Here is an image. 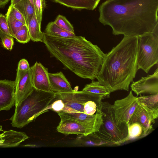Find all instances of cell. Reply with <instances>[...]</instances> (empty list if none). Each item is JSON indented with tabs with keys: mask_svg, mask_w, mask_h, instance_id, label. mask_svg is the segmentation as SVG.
I'll list each match as a JSON object with an SVG mask.
<instances>
[{
	"mask_svg": "<svg viewBox=\"0 0 158 158\" xmlns=\"http://www.w3.org/2000/svg\"><path fill=\"white\" fill-rule=\"evenodd\" d=\"M158 0H106L98 20L114 35L139 36L158 31Z\"/></svg>",
	"mask_w": 158,
	"mask_h": 158,
	"instance_id": "cell-1",
	"label": "cell"
},
{
	"mask_svg": "<svg viewBox=\"0 0 158 158\" xmlns=\"http://www.w3.org/2000/svg\"><path fill=\"white\" fill-rule=\"evenodd\" d=\"M43 43L51 55L79 77L94 80L106 53L84 37H61L43 32Z\"/></svg>",
	"mask_w": 158,
	"mask_h": 158,
	"instance_id": "cell-2",
	"label": "cell"
},
{
	"mask_svg": "<svg viewBox=\"0 0 158 158\" xmlns=\"http://www.w3.org/2000/svg\"><path fill=\"white\" fill-rule=\"evenodd\" d=\"M138 36H124L116 46L106 53L96 78L110 93L129 90L137 69Z\"/></svg>",
	"mask_w": 158,
	"mask_h": 158,
	"instance_id": "cell-3",
	"label": "cell"
},
{
	"mask_svg": "<svg viewBox=\"0 0 158 158\" xmlns=\"http://www.w3.org/2000/svg\"><path fill=\"white\" fill-rule=\"evenodd\" d=\"M56 93L50 110L59 115L90 126L99 131L103 124L102 100L104 98L102 96L83 90Z\"/></svg>",
	"mask_w": 158,
	"mask_h": 158,
	"instance_id": "cell-4",
	"label": "cell"
},
{
	"mask_svg": "<svg viewBox=\"0 0 158 158\" xmlns=\"http://www.w3.org/2000/svg\"><path fill=\"white\" fill-rule=\"evenodd\" d=\"M56 93L34 88L32 92L17 106L10 119L13 127L22 128L34 121L39 115L50 110Z\"/></svg>",
	"mask_w": 158,
	"mask_h": 158,
	"instance_id": "cell-5",
	"label": "cell"
},
{
	"mask_svg": "<svg viewBox=\"0 0 158 158\" xmlns=\"http://www.w3.org/2000/svg\"><path fill=\"white\" fill-rule=\"evenodd\" d=\"M102 112L103 124L99 131L91 134V135L111 145H119L129 140L128 126L117 123L112 105L102 102Z\"/></svg>",
	"mask_w": 158,
	"mask_h": 158,
	"instance_id": "cell-6",
	"label": "cell"
},
{
	"mask_svg": "<svg viewBox=\"0 0 158 158\" xmlns=\"http://www.w3.org/2000/svg\"><path fill=\"white\" fill-rule=\"evenodd\" d=\"M158 63V31L138 36L137 69L148 73Z\"/></svg>",
	"mask_w": 158,
	"mask_h": 158,
	"instance_id": "cell-7",
	"label": "cell"
},
{
	"mask_svg": "<svg viewBox=\"0 0 158 158\" xmlns=\"http://www.w3.org/2000/svg\"><path fill=\"white\" fill-rule=\"evenodd\" d=\"M138 105L137 97L133 95L132 91L126 97L115 101L112 106L117 123L124 124L128 126Z\"/></svg>",
	"mask_w": 158,
	"mask_h": 158,
	"instance_id": "cell-8",
	"label": "cell"
},
{
	"mask_svg": "<svg viewBox=\"0 0 158 158\" xmlns=\"http://www.w3.org/2000/svg\"><path fill=\"white\" fill-rule=\"evenodd\" d=\"M15 84V107L18 106L33 91L31 68L25 71L17 69Z\"/></svg>",
	"mask_w": 158,
	"mask_h": 158,
	"instance_id": "cell-9",
	"label": "cell"
},
{
	"mask_svg": "<svg viewBox=\"0 0 158 158\" xmlns=\"http://www.w3.org/2000/svg\"><path fill=\"white\" fill-rule=\"evenodd\" d=\"M60 121L57 131L68 135L74 134L86 136L98 131L94 127L62 115H59Z\"/></svg>",
	"mask_w": 158,
	"mask_h": 158,
	"instance_id": "cell-10",
	"label": "cell"
},
{
	"mask_svg": "<svg viewBox=\"0 0 158 158\" xmlns=\"http://www.w3.org/2000/svg\"><path fill=\"white\" fill-rule=\"evenodd\" d=\"M132 91L137 96L142 94L150 95L158 94V68L154 73L143 77L135 81H133L130 85Z\"/></svg>",
	"mask_w": 158,
	"mask_h": 158,
	"instance_id": "cell-11",
	"label": "cell"
},
{
	"mask_svg": "<svg viewBox=\"0 0 158 158\" xmlns=\"http://www.w3.org/2000/svg\"><path fill=\"white\" fill-rule=\"evenodd\" d=\"M31 81L34 88L45 92H51L48 69L40 63L36 62L31 67Z\"/></svg>",
	"mask_w": 158,
	"mask_h": 158,
	"instance_id": "cell-12",
	"label": "cell"
},
{
	"mask_svg": "<svg viewBox=\"0 0 158 158\" xmlns=\"http://www.w3.org/2000/svg\"><path fill=\"white\" fill-rule=\"evenodd\" d=\"M15 102V81L0 79V111L9 110Z\"/></svg>",
	"mask_w": 158,
	"mask_h": 158,
	"instance_id": "cell-13",
	"label": "cell"
},
{
	"mask_svg": "<svg viewBox=\"0 0 158 158\" xmlns=\"http://www.w3.org/2000/svg\"><path fill=\"white\" fill-rule=\"evenodd\" d=\"M155 120L140 105H138L129 120L128 125L137 122L141 125L143 130V136H146L153 130V124Z\"/></svg>",
	"mask_w": 158,
	"mask_h": 158,
	"instance_id": "cell-14",
	"label": "cell"
},
{
	"mask_svg": "<svg viewBox=\"0 0 158 158\" xmlns=\"http://www.w3.org/2000/svg\"><path fill=\"white\" fill-rule=\"evenodd\" d=\"M48 77L52 91L57 93H69L74 91L62 72L55 73H48Z\"/></svg>",
	"mask_w": 158,
	"mask_h": 158,
	"instance_id": "cell-15",
	"label": "cell"
},
{
	"mask_svg": "<svg viewBox=\"0 0 158 158\" xmlns=\"http://www.w3.org/2000/svg\"><path fill=\"white\" fill-rule=\"evenodd\" d=\"M28 138V136L23 132L11 130L3 131L0 134V147H16Z\"/></svg>",
	"mask_w": 158,
	"mask_h": 158,
	"instance_id": "cell-16",
	"label": "cell"
},
{
	"mask_svg": "<svg viewBox=\"0 0 158 158\" xmlns=\"http://www.w3.org/2000/svg\"><path fill=\"white\" fill-rule=\"evenodd\" d=\"M138 104L155 120L158 117V94L137 97Z\"/></svg>",
	"mask_w": 158,
	"mask_h": 158,
	"instance_id": "cell-17",
	"label": "cell"
},
{
	"mask_svg": "<svg viewBox=\"0 0 158 158\" xmlns=\"http://www.w3.org/2000/svg\"><path fill=\"white\" fill-rule=\"evenodd\" d=\"M67 7L74 9L94 10L101 0H52Z\"/></svg>",
	"mask_w": 158,
	"mask_h": 158,
	"instance_id": "cell-18",
	"label": "cell"
},
{
	"mask_svg": "<svg viewBox=\"0 0 158 158\" xmlns=\"http://www.w3.org/2000/svg\"><path fill=\"white\" fill-rule=\"evenodd\" d=\"M41 25L36 18L35 12L27 25L31 40L33 41L43 42L44 35L41 30Z\"/></svg>",
	"mask_w": 158,
	"mask_h": 158,
	"instance_id": "cell-19",
	"label": "cell"
},
{
	"mask_svg": "<svg viewBox=\"0 0 158 158\" xmlns=\"http://www.w3.org/2000/svg\"><path fill=\"white\" fill-rule=\"evenodd\" d=\"M13 6L22 14L27 25L35 13L34 6L28 0H22Z\"/></svg>",
	"mask_w": 158,
	"mask_h": 158,
	"instance_id": "cell-20",
	"label": "cell"
},
{
	"mask_svg": "<svg viewBox=\"0 0 158 158\" xmlns=\"http://www.w3.org/2000/svg\"><path fill=\"white\" fill-rule=\"evenodd\" d=\"M82 90L101 95L104 98L109 97L110 94L106 86L101 84L98 81L94 80L86 85Z\"/></svg>",
	"mask_w": 158,
	"mask_h": 158,
	"instance_id": "cell-21",
	"label": "cell"
},
{
	"mask_svg": "<svg viewBox=\"0 0 158 158\" xmlns=\"http://www.w3.org/2000/svg\"><path fill=\"white\" fill-rule=\"evenodd\" d=\"M44 32L49 35L61 37H70L76 36L75 33L67 31L59 27L54 21L48 23Z\"/></svg>",
	"mask_w": 158,
	"mask_h": 158,
	"instance_id": "cell-22",
	"label": "cell"
},
{
	"mask_svg": "<svg viewBox=\"0 0 158 158\" xmlns=\"http://www.w3.org/2000/svg\"><path fill=\"white\" fill-rule=\"evenodd\" d=\"M129 140L143 137V130L140 124L135 122L128 125Z\"/></svg>",
	"mask_w": 158,
	"mask_h": 158,
	"instance_id": "cell-23",
	"label": "cell"
},
{
	"mask_svg": "<svg viewBox=\"0 0 158 158\" xmlns=\"http://www.w3.org/2000/svg\"><path fill=\"white\" fill-rule=\"evenodd\" d=\"M6 16L10 34L14 38L16 33L25 24L9 14H6Z\"/></svg>",
	"mask_w": 158,
	"mask_h": 158,
	"instance_id": "cell-24",
	"label": "cell"
},
{
	"mask_svg": "<svg viewBox=\"0 0 158 158\" xmlns=\"http://www.w3.org/2000/svg\"><path fill=\"white\" fill-rule=\"evenodd\" d=\"M54 22L60 28L67 31L74 33L73 26L64 16L58 15Z\"/></svg>",
	"mask_w": 158,
	"mask_h": 158,
	"instance_id": "cell-25",
	"label": "cell"
},
{
	"mask_svg": "<svg viewBox=\"0 0 158 158\" xmlns=\"http://www.w3.org/2000/svg\"><path fill=\"white\" fill-rule=\"evenodd\" d=\"M14 38L21 43L25 44L28 42L31 38L27 25H24L16 33Z\"/></svg>",
	"mask_w": 158,
	"mask_h": 158,
	"instance_id": "cell-26",
	"label": "cell"
},
{
	"mask_svg": "<svg viewBox=\"0 0 158 158\" xmlns=\"http://www.w3.org/2000/svg\"><path fill=\"white\" fill-rule=\"evenodd\" d=\"M35 12L39 23L41 25L43 12L46 6L45 0H33Z\"/></svg>",
	"mask_w": 158,
	"mask_h": 158,
	"instance_id": "cell-27",
	"label": "cell"
},
{
	"mask_svg": "<svg viewBox=\"0 0 158 158\" xmlns=\"http://www.w3.org/2000/svg\"><path fill=\"white\" fill-rule=\"evenodd\" d=\"M11 36L7 22L6 16L0 14V38L4 35Z\"/></svg>",
	"mask_w": 158,
	"mask_h": 158,
	"instance_id": "cell-28",
	"label": "cell"
},
{
	"mask_svg": "<svg viewBox=\"0 0 158 158\" xmlns=\"http://www.w3.org/2000/svg\"><path fill=\"white\" fill-rule=\"evenodd\" d=\"M6 14L27 25L26 20L22 14L13 6L11 5L9 6Z\"/></svg>",
	"mask_w": 158,
	"mask_h": 158,
	"instance_id": "cell-29",
	"label": "cell"
},
{
	"mask_svg": "<svg viewBox=\"0 0 158 158\" xmlns=\"http://www.w3.org/2000/svg\"><path fill=\"white\" fill-rule=\"evenodd\" d=\"M13 37L9 35H4L0 38L1 40L2 45L6 49L11 50L14 44Z\"/></svg>",
	"mask_w": 158,
	"mask_h": 158,
	"instance_id": "cell-30",
	"label": "cell"
},
{
	"mask_svg": "<svg viewBox=\"0 0 158 158\" xmlns=\"http://www.w3.org/2000/svg\"><path fill=\"white\" fill-rule=\"evenodd\" d=\"M30 67L28 61L24 59L20 60L18 64L17 69L20 70H26Z\"/></svg>",
	"mask_w": 158,
	"mask_h": 158,
	"instance_id": "cell-31",
	"label": "cell"
},
{
	"mask_svg": "<svg viewBox=\"0 0 158 158\" xmlns=\"http://www.w3.org/2000/svg\"><path fill=\"white\" fill-rule=\"evenodd\" d=\"M22 0H11V5L12 6H14L18 2ZM30 1L31 3L34 6L33 1V0H28Z\"/></svg>",
	"mask_w": 158,
	"mask_h": 158,
	"instance_id": "cell-32",
	"label": "cell"
},
{
	"mask_svg": "<svg viewBox=\"0 0 158 158\" xmlns=\"http://www.w3.org/2000/svg\"><path fill=\"white\" fill-rule=\"evenodd\" d=\"M10 0H0V7L4 6Z\"/></svg>",
	"mask_w": 158,
	"mask_h": 158,
	"instance_id": "cell-33",
	"label": "cell"
},
{
	"mask_svg": "<svg viewBox=\"0 0 158 158\" xmlns=\"http://www.w3.org/2000/svg\"><path fill=\"white\" fill-rule=\"evenodd\" d=\"M3 131L2 129V126L0 125V131Z\"/></svg>",
	"mask_w": 158,
	"mask_h": 158,
	"instance_id": "cell-34",
	"label": "cell"
}]
</instances>
